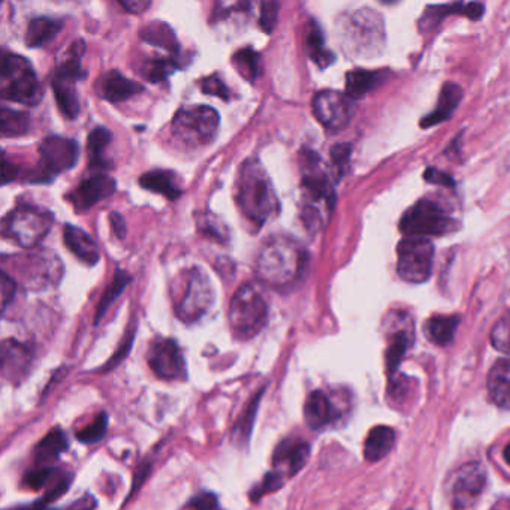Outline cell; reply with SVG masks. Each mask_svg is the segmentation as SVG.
I'll return each instance as SVG.
<instances>
[{
  "instance_id": "cell-1",
  "label": "cell",
  "mask_w": 510,
  "mask_h": 510,
  "mask_svg": "<svg viewBox=\"0 0 510 510\" xmlns=\"http://www.w3.org/2000/svg\"><path fill=\"white\" fill-rule=\"evenodd\" d=\"M307 255L303 245L285 235L270 237L262 245L256 261L261 282L274 287H286L303 276Z\"/></svg>"
},
{
  "instance_id": "cell-2",
  "label": "cell",
  "mask_w": 510,
  "mask_h": 510,
  "mask_svg": "<svg viewBox=\"0 0 510 510\" xmlns=\"http://www.w3.org/2000/svg\"><path fill=\"white\" fill-rule=\"evenodd\" d=\"M237 203L241 213L261 228L277 210L278 201L270 175L257 159H247L240 168Z\"/></svg>"
},
{
  "instance_id": "cell-3",
  "label": "cell",
  "mask_w": 510,
  "mask_h": 510,
  "mask_svg": "<svg viewBox=\"0 0 510 510\" xmlns=\"http://www.w3.org/2000/svg\"><path fill=\"white\" fill-rule=\"evenodd\" d=\"M303 219L308 229H317L324 224V214L334 207V191L331 182L320 168L315 153L303 154Z\"/></svg>"
},
{
  "instance_id": "cell-4",
  "label": "cell",
  "mask_w": 510,
  "mask_h": 510,
  "mask_svg": "<svg viewBox=\"0 0 510 510\" xmlns=\"http://www.w3.org/2000/svg\"><path fill=\"white\" fill-rule=\"evenodd\" d=\"M268 303L261 286L247 282L235 292L229 306L228 320L234 334L247 340L265 327Z\"/></svg>"
},
{
  "instance_id": "cell-5",
  "label": "cell",
  "mask_w": 510,
  "mask_h": 510,
  "mask_svg": "<svg viewBox=\"0 0 510 510\" xmlns=\"http://www.w3.org/2000/svg\"><path fill=\"white\" fill-rule=\"evenodd\" d=\"M0 75L4 99L26 107H34L41 102L44 90L27 58L6 53L2 58Z\"/></svg>"
},
{
  "instance_id": "cell-6",
  "label": "cell",
  "mask_w": 510,
  "mask_h": 510,
  "mask_svg": "<svg viewBox=\"0 0 510 510\" xmlns=\"http://www.w3.org/2000/svg\"><path fill=\"white\" fill-rule=\"evenodd\" d=\"M53 214L46 208L20 203L2 222L5 237L11 238L23 249H35L48 235L53 226Z\"/></svg>"
},
{
  "instance_id": "cell-7",
  "label": "cell",
  "mask_w": 510,
  "mask_h": 510,
  "mask_svg": "<svg viewBox=\"0 0 510 510\" xmlns=\"http://www.w3.org/2000/svg\"><path fill=\"white\" fill-rule=\"evenodd\" d=\"M340 35L353 55H378L385 44L382 17L371 9H359L346 16L340 23Z\"/></svg>"
},
{
  "instance_id": "cell-8",
  "label": "cell",
  "mask_w": 510,
  "mask_h": 510,
  "mask_svg": "<svg viewBox=\"0 0 510 510\" xmlns=\"http://www.w3.org/2000/svg\"><path fill=\"white\" fill-rule=\"evenodd\" d=\"M220 117L216 109L207 105H195L179 109L172 119L171 130L177 141L184 146H210L217 135Z\"/></svg>"
},
{
  "instance_id": "cell-9",
  "label": "cell",
  "mask_w": 510,
  "mask_h": 510,
  "mask_svg": "<svg viewBox=\"0 0 510 510\" xmlns=\"http://www.w3.org/2000/svg\"><path fill=\"white\" fill-rule=\"evenodd\" d=\"M13 274L32 291L56 286L63 276V264L51 250H36L11 257Z\"/></svg>"
},
{
  "instance_id": "cell-10",
  "label": "cell",
  "mask_w": 510,
  "mask_h": 510,
  "mask_svg": "<svg viewBox=\"0 0 510 510\" xmlns=\"http://www.w3.org/2000/svg\"><path fill=\"white\" fill-rule=\"evenodd\" d=\"M179 287L182 292L177 299L175 311L184 324L200 320L214 304V289L207 274L200 268H191L180 276Z\"/></svg>"
},
{
  "instance_id": "cell-11",
  "label": "cell",
  "mask_w": 510,
  "mask_h": 510,
  "mask_svg": "<svg viewBox=\"0 0 510 510\" xmlns=\"http://www.w3.org/2000/svg\"><path fill=\"white\" fill-rule=\"evenodd\" d=\"M456 224L453 217L439 203L422 200L409 208L401 222L400 231L406 238L442 237L455 231Z\"/></svg>"
},
{
  "instance_id": "cell-12",
  "label": "cell",
  "mask_w": 510,
  "mask_h": 510,
  "mask_svg": "<svg viewBox=\"0 0 510 510\" xmlns=\"http://www.w3.org/2000/svg\"><path fill=\"white\" fill-rule=\"evenodd\" d=\"M78 156V144L69 138L57 135L46 138L39 146V162L27 179L32 182H53L56 175L74 168Z\"/></svg>"
},
{
  "instance_id": "cell-13",
  "label": "cell",
  "mask_w": 510,
  "mask_h": 510,
  "mask_svg": "<svg viewBox=\"0 0 510 510\" xmlns=\"http://www.w3.org/2000/svg\"><path fill=\"white\" fill-rule=\"evenodd\" d=\"M397 273L407 283L427 282L434 262V245L425 238H404L397 247Z\"/></svg>"
},
{
  "instance_id": "cell-14",
  "label": "cell",
  "mask_w": 510,
  "mask_h": 510,
  "mask_svg": "<svg viewBox=\"0 0 510 510\" xmlns=\"http://www.w3.org/2000/svg\"><path fill=\"white\" fill-rule=\"evenodd\" d=\"M355 105L340 91L322 90L313 99V114L329 130H341L352 120Z\"/></svg>"
},
{
  "instance_id": "cell-15",
  "label": "cell",
  "mask_w": 510,
  "mask_h": 510,
  "mask_svg": "<svg viewBox=\"0 0 510 510\" xmlns=\"http://www.w3.org/2000/svg\"><path fill=\"white\" fill-rule=\"evenodd\" d=\"M149 365L158 378L180 380L187 376L186 362L174 340L163 338L154 341L149 350Z\"/></svg>"
},
{
  "instance_id": "cell-16",
  "label": "cell",
  "mask_w": 510,
  "mask_h": 510,
  "mask_svg": "<svg viewBox=\"0 0 510 510\" xmlns=\"http://www.w3.org/2000/svg\"><path fill=\"white\" fill-rule=\"evenodd\" d=\"M485 469L479 463L463 465L453 486V502L456 509H465L476 502L485 488Z\"/></svg>"
},
{
  "instance_id": "cell-17",
  "label": "cell",
  "mask_w": 510,
  "mask_h": 510,
  "mask_svg": "<svg viewBox=\"0 0 510 510\" xmlns=\"http://www.w3.org/2000/svg\"><path fill=\"white\" fill-rule=\"evenodd\" d=\"M116 180L111 179L109 175H93L90 179L79 182V186L69 195V200L77 210L83 212L100 201L107 200L116 192Z\"/></svg>"
},
{
  "instance_id": "cell-18",
  "label": "cell",
  "mask_w": 510,
  "mask_h": 510,
  "mask_svg": "<svg viewBox=\"0 0 510 510\" xmlns=\"http://www.w3.org/2000/svg\"><path fill=\"white\" fill-rule=\"evenodd\" d=\"M95 90L102 99L109 100V102H123L144 91L141 84L129 79L128 77L119 71L105 72L100 75L99 79L96 81Z\"/></svg>"
},
{
  "instance_id": "cell-19",
  "label": "cell",
  "mask_w": 510,
  "mask_h": 510,
  "mask_svg": "<svg viewBox=\"0 0 510 510\" xmlns=\"http://www.w3.org/2000/svg\"><path fill=\"white\" fill-rule=\"evenodd\" d=\"M71 474L60 472L50 467H41V469L30 472L26 477V484L32 490H46L44 503L55 502L56 498L67 493L71 484Z\"/></svg>"
},
{
  "instance_id": "cell-20",
  "label": "cell",
  "mask_w": 510,
  "mask_h": 510,
  "mask_svg": "<svg viewBox=\"0 0 510 510\" xmlns=\"http://www.w3.org/2000/svg\"><path fill=\"white\" fill-rule=\"evenodd\" d=\"M63 240L69 252L78 257L79 261L90 266L99 262V247L88 233H84L83 229L67 224L63 229Z\"/></svg>"
},
{
  "instance_id": "cell-21",
  "label": "cell",
  "mask_w": 510,
  "mask_h": 510,
  "mask_svg": "<svg viewBox=\"0 0 510 510\" xmlns=\"http://www.w3.org/2000/svg\"><path fill=\"white\" fill-rule=\"evenodd\" d=\"M30 365V352L16 340H5L2 346V369L11 382L25 378Z\"/></svg>"
},
{
  "instance_id": "cell-22",
  "label": "cell",
  "mask_w": 510,
  "mask_h": 510,
  "mask_svg": "<svg viewBox=\"0 0 510 510\" xmlns=\"http://www.w3.org/2000/svg\"><path fill=\"white\" fill-rule=\"evenodd\" d=\"M336 411L328 395L322 390H313L304 404V420L311 430H320L332 422Z\"/></svg>"
},
{
  "instance_id": "cell-23",
  "label": "cell",
  "mask_w": 510,
  "mask_h": 510,
  "mask_svg": "<svg viewBox=\"0 0 510 510\" xmlns=\"http://www.w3.org/2000/svg\"><path fill=\"white\" fill-rule=\"evenodd\" d=\"M310 456V446L306 442H285L276 449L274 453V464L282 465L289 476L298 474L304 465L307 464Z\"/></svg>"
},
{
  "instance_id": "cell-24",
  "label": "cell",
  "mask_w": 510,
  "mask_h": 510,
  "mask_svg": "<svg viewBox=\"0 0 510 510\" xmlns=\"http://www.w3.org/2000/svg\"><path fill=\"white\" fill-rule=\"evenodd\" d=\"M488 392L494 404L510 411V358L493 365L488 374Z\"/></svg>"
},
{
  "instance_id": "cell-25",
  "label": "cell",
  "mask_w": 510,
  "mask_h": 510,
  "mask_svg": "<svg viewBox=\"0 0 510 510\" xmlns=\"http://www.w3.org/2000/svg\"><path fill=\"white\" fill-rule=\"evenodd\" d=\"M77 79L68 78L63 75H53V91L56 102L63 116L75 120L79 114L78 91H77Z\"/></svg>"
},
{
  "instance_id": "cell-26",
  "label": "cell",
  "mask_w": 510,
  "mask_h": 510,
  "mask_svg": "<svg viewBox=\"0 0 510 510\" xmlns=\"http://www.w3.org/2000/svg\"><path fill=\"white\" fill-rule=\"evenodd\" d=\"M140 186L147 191L154 192L159 195L165 196L166 200L175 201L182 196V187H180L174 172L165 170L149 171L141 175Z\"/></svg>"
},
{
  "instance_id": "cell-27",
  "label": "cell",
  "mask_w": 510,
  "mask_h": 510,
  "mask_svg": "<svg viewBox=\"0 0 510 510\" xmlns=\"http://www.w3.org/2000/svg\"><path fill=\"white\" fill-rule=\"evenodd\" d=\"M142 41L150 46L158 47L162 50L170 51L171 55L177 57L180 53V44L175 37L174 30L171 26L162 21H151L149 25L142 27L140 32Z\"/></svg>"
},
{
  "instance_id": "cell-28",
  "label": "cell",
  "mask_w": 510,
  "mask_h": 510,
  "mask_svg": "<svg viewBox=\"0 0 510 510\" xmlns=\"http://www.w3.org/2000/svg\"><path fill=\"white\" fill-rule=\"evenodd\" d=\"M461 96L463 91L453 83L444 84L440 93L439 102L434 111L430 112L427 117L422 119V128H430V126L437 125L442 121L448 120L449 117L453 116L456 107L460 104Z\"/></svg>"
},
{
  "instance_id": "cell-29",
  "label": "cell",
  "mask_w": 510,
  "mask_h": 510,
  "mask_svg": "<svg viewBox=\"0 0 510 510\" xmlns=\"http://www.w3.org/2000/svg\"><path fill=\"white\" fill-rule=\"evenodd\" d=\"M394 430L385 425H378L365 439L364 456L369 461L382 460L390 453V449L394 448Z\"/></svg>"
},
{
  "instance_id": "cell-30",
  "label": "cell",
  "mask_w": 510,
  "mask_h": 510,
  "mask_svg": "<svg viewBox=\"0 0 510 510\" xmlns=\"http://www.w3.org/2000/svg\"><path fill=\"white\" fill-rule=\"evenodd\" d=\"M458 325V316H432L425 324V334L434 345L446 346L453 341Z\"/></svg>"
},
{
  "instance_id": "cell-31",
  "label": "cell",
  "mask_w": 510,
  "mask_h": 510,
  "mask_svg": "<svg viewBox=\"0 0 510 510\" xmlns=\"http://www.w3.org/2000/svg\"><path fill=\"white\" fill-rule=\"evenodd\" d=\"M68 449L67 434L60 430L55 428L47 434L44 439L39 442L35 451L36 455V463L39 465H46L48 463L57 460L58 456L62 455Z\"/></svg>"
},
{
  "instance_id": "cell-32",
  "label": "cell",
  "mask_w": 510,
  "mask_h": 510,
  "mask_svg": "<svg viewBox=\"0 0 510 510\" xmlns=\"http://www.w3.org/2000/svg\"><path fill=\"white\" fill-rule=\"evenodd\" d=\"M383 74L378 71H367V69H353L346 75V95L353 98H361L369 91L378 88L382 81Z\"/></svg>"
},
{
  "instance_id": "cell-33",
  "label": "cell",
  "mask_w": 510,
  "mask_h": 510,
  "mask_svg": "<svg viewBox=\"0 0 510 510\" xmlns=\"http://www.w3.org/2000/svg\"><path fill=\"white\" fill-rule=\"evenodd\" d=\"M62 29V23L53 18L37 17L30 21L26 32V46L29 48H39L51 41L58 30Z\"/></svg>"
},
{
  "instance_id": "cell-34",
  "label": "cell",
  "mask_w": 510,
  "mask_h": 510,
  "mask_svg": "<svg viewBox=\"0 0 510 510\" xmlns=\"http://www.w3.org/2000/svg\"><path fill=\"white\" fill-rule=\"evenodd\" d=\"M411 343V324L407 322V316L402 319L401 327L395 328V331L390 332V348H388V355H386V362H388V369L390 373L397 369V365L401 361L404 353Z\"/></svg>"
},
{
  "instance_id": "cell-35",
  "label": "cell",
  "mask_w": 510,
  "mask_h": 510,
  "mask_svg": "<svg viewBox=\"0 0 510 510\" xmlns=\"http://www.w3.org/2000/svg\"><path fill=\"white\" fill-rule=\"evenodd\" d=\"M233 67L243 78L255 83L261 75V56L254 48L245 47L233 56Z\"/></svg>"
},
{
  "instance_id": "cell-36",
  "label": "cell",
  "mask_w": 510,
  "mask_h": 510,
  "mask_svg": "<svg viewBox=\"0 0 510 510\" xmlns=\"http://www.w3.org/2000/svg\"><path fill=\"white\" fill-rule=\"evenodd\" d=\"M129 283H130L129 274L126 273V271L117 268L116 274H114V277H112V282L109 283V286L107 287V291L104 292L99 304H98V307H96L95 324H99L100 319L104 317L107 310H109L112 303L123 294Z\"/></svg>"
},
{
  "instance_id": "cell-37",
  "label": "cell",
  "mask_w": 510,
  "mask_h": 510,
  "mask_svg": "<svg viewBox=\"0 0 510 510\" xmlns=\"http://www.w3.org/2000/svg\"><path fill=\"white\" fill-rule=\"evenodd\" d=\"M307 51L311 60L322 69L329 67L334 62V55L325 48L324 35H322L319 26L316 23H310V26H308Z\"/></svg>"
},
{
  "instance_id": "cell-38",
  "label": "cell",
  "mask_w": 510,
  "mask_h": 510,
  "mask_svg": "<svg viewBox=\"0 0 510 510\" xmlns=\"http://www.w3.org/2000/svg\"><path fill=\"white\" fill-rule=\"evenodd\" d=\"M30 128V117L25 111H14L4 109L0 114V132L5 138L20 137L27 133Z\"/></svg>"
},
{
  "instance_id": "cell-39",
  "label": "cell",
  "mask_w": 510,
  "mask_h": 510,
  "mask_svg": "<svg viewBox=\"0 0 510 510\" xmlns=\"http://www.w3.org/2000/svg\"><path fill=\"white\" fill-rule=\"evenodd\" d=\"M264 392L259 390L256 397H255L252 401H250L249 407L245 409V413L240 416V420L235 423V428L233 432L234 442H237L238 444L247 443L250 439V434H252V430H254L255 418H256L257 407H259V402H261V397Z\"/></svg>"
},
{
  "instance_id": "cell-40",
  "label": "cell",
  "mask_w": 510,
  "mask_h": 510,
  "mask_svg": "<svg viewBox=\"0 0 510 510\" xmlns=\"http://www.w3.org/2000/svg\"><path fill=\"white\" fill-rule=\"evenodd\" d=\"M179 68V63L172 58H150L142 65L141 75L150 83H162L174 69Z\"/></svg>"
},
{
  "instance_id": "cell-41",
  "label": "cell",
  "mask_w": 510,
  "mask_h": 510,
  "mask_svg": "<svg viewBox=\"0 0 510 510\" xmlns=\"http://www.w3.org/2000/svg\"><path fill=\"white\" fill-rule=\"evenodd\" d=\"M111 142V132L109 129L96 128L91 130L88 138V153L90 159L91 166H98L100 163H105L102 161L104 151Z\"/></svg>"
},
{
  "instance_id": "cell-42",
  "label": "cell",
  "mask_w": 510,
  "mask_h": 510,
  "mask_svg": "<svg viewBox=\"0 0 510 510\" xmlns=\"http://www.w3.org/2000/svg\"><path fill=\"white\" fill-rule=\"evenodd\" d=\"M491 343L498 352L506 353L510 357V310L497 320L491 331Z\"/></svg>"
},
{
  "instance_id": "cell-43",
  "label": "cell",
  "mask_w": 510,
  "mask_h": 510,
  "mask_svg": "<svg viewBox=\"0 0 510 510\" xmlns=\"http://www.w3.org/2000/svg\"><path fill=\"white\" fill-rule=\"evenodd\" d=\"M107 430H109V418H107L105 413H100L93 422L88 423V427L77 432V439L81 443H98V442L104 439Z\"/></svg>"
},
{
  "instance_id": "cell-44",
  "label": "cell",
  "mask_w": 510,
  "mask_h": 510,
  "mask_svg": "<svg viewBox=\"0 0 510 510\" xmlns=\"http://www.w3.org/2000/svg\"><path fill=\"white\" fill-rule=\"evenodd\" d=\"M278 11H280V4H277V2H264L261 5L259 25L266 34H271L276 25H277Z\"/></svg>"
},
{
  "instance_id": "cell-45",
  "label": "cell",
  "mask_w": 510,
  "mask_h": 510,
  "mask_svg": "<svg viewBox=\"0 0 510 510\" xmlns=\"http://www.w3.org/2000/svg\"><path fill=\"white\" fill-rule=\"evenodd\" d=\"M201 90L205 95L217 96V98L224 100L229 99L228 88L224 86V81H222V78L217 74H213L207 77V78H203L201 81Z\"/></svg>"
},
{
  "instance_id": "cell-46",
  "label": "cell",
  "mask_w": 510,
  "mask_h": 510,
  "mask_svg": "<svg viewBox=\"0 0 510 510\" xmlns=\"http://www.w3.org/2000/svg\"><path fill=\"white\" fill-rule=\"evenodd\" d=\"M282 486V474H278V472H276V474L271 472V474H268L265 477H264V481H262L261 485L257 486L256 490L254 491L252 497H254V500H256L257 497H262V495H265V494L280 490Z\"/></svg>"
},
{
  "instance_id": "cell-47",
  "label": "cell",
  "mask_w": 510,
  "mask_h": 510,
  "mask_svg": "<svg viewBox=\"0 0 510 510\" xmlns=\"http://www.w3.org/2000/svg\"><path fill=\"white\" fill-rule=\"evenodd\" d=\"M0 287H2V308L5 310L17 291V283L6 271H4L0 274Z\"/></svg>"
},
{
  "instance_id": "cell-48",
  "label": "cell",
  "mask_w": 510,
  "mask_h": 510,
  "mask_svg": "<svg viewBox=\"0 0 510 510\" xmlns=\"http://www.w3.org/2000/svg\"><path fill=\"white\" fill-rule=\"evenodd\" d=\"M186 510H222L217 498L213 494H203L193 498Z\"/></svg>"
},
{
  "instance_id": "cell-49",
  "label": "cell",
  "mask_w": 510,
  "mask_h": 510,
  "mask_svg": "<svg viewBox=\"0 0 510 510\" xmlns=\"http://www.w3.org/2000/svg\"><path fill=\"white\" fill-rule=\"evenodd\" d=\"M350 146L348 144H338L331 150L332 162L337 166V170H345L350 158Z\"/></svg>"
},
{
  "instance_id": "cell-50",
  "label": "cell",
  "mask_w": 510,
  "mask_h": 510,
  "mask_svg": "<svg viewBox=\"0 0 510 510\" xmlns=\"http://www.w3.org/2000/svg\"><path fill=\"white\" fill-rule=\"evenodd\" d=\"M109 224H111L112 231L116 234L117 238L123 240V238L126 237V222L125 219H123V216L119 214V213H111V216H109Z\"/></svg>"
},
{
  "instance_id": "cell-51",
  "label": "cell",
  "mask_w": 510,
  "mask_h": 510,
  "mask_svg": "<svg viewBox=\"0 0 510 510\" xmlns=\"http://www.w3.org/2000/svg\"><path fill=\"white\" fill-rule=\"evenodd\" d=\"M18 166L14 165L13 162H9L8 159L4 158V162H2V180H4V184H8L9 182H14L17 179L18 175Z\"/></svg>"
},
{
  "instance_id": "cell-52",
  "label": "cell",
  "mask_w": 510,
  "mask_h": 510,
  "mask_svg": "<svg viewBox=\"0 0 510 510\" xmlns=\"http://www.w3.org/2000/svg\"><path fill=\"white\" fill-rule=\"evenodd\" d=\"M95 498L86 495V497H81L77 502L72 503L71 506H68L65 510H95Z\"/></svg>"
},
{
  "instance_id": "cell-53",
  "label": "cell",
  "mask_w": 510,
  "mask_h": 510,
  "mask_svg": "<svg viewBox=\"0 0 510 510\" xmlns=\"http://www.w3.org/2000/svg\"><path fill=\"white\" fill-rule=\"evenodd\" d=\"M120 5L126 9V11H128V13L132 14L144 13L146 9H149L150 6H151L150 2H137V0H135V2H120Z\"/></svg>"
},
{
  "instance_id": "cell-54",
  "label": "cell",
  "mask_w": 510,
  "mask_h": 510,
  "mask_svg": "<svg viewBox=\"0 0 510 510\" xmlns=\"http://www.w3.org/2000/svg\"><path fill=\"white\" fill-rule=\"evenodd\" d=\"M425 177H427L428 182H440V184H453L451 177H448V175H442L434 170H428Z\"/></svg>"
},
{
  "instance_id": "cell-55",
  "label": "cell",
  "mask_w": 510,
  "mask_h": 510,
  "mask_svg": "<svg viewBox=\"0 0 510 510\" xmlns=\"http://www.w3.org/2000/svg\"><path fill=\"white\" fill-rule=\"evenodd\" d=\"M503 456H505V460H506L507 464L510 465V443L507 444L506 448H505V453H503Z\"/></svg>"
}]
</instances>
